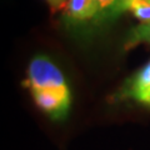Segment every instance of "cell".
I'll list each match as a JSON object with an SVG mask.
<instances>
[{"mask_svg": "<svg viewBox=\"0 0 150 150\" xmlns=\"http://www.w3.org/2000/svg\"><path fill=\"white\" fill-rule=\"evenodd\" d=\"M131 13L140 23L150 21V0H124V13Z\"/></svg>", "mask_w": 150, "mask_h": 150, "instance_id": "cell-6", "label": "cell"}, {"mask_svg": "<svg viewBox=\"0 0 150 150\" xmlns=\"http://www.w3.org/2000/svg\"><path fill=\"white\" fill-rule=\"evenodd\" d=\"M35 105L53 120H62L71 105V93L63 71L46 55H36L28 67L23 83Z\"/></svg>", "mask_w": 150, "mask_h": 150, "instance_id": "cell-1", "label": "cell"}, {"mask_svg": "<svg viewBox=\"0 0 150 150\" xmlns=\"http://www.w3.org/2000/svg\"><path fill=\"white\" fill-rule=\"evenodd\" d=\"M46 1H48V4L54 10H56V9H60L62 6H65L68 0H46Z\"/></svg>", "mask_w": 150, "mask_h": 150, "instance_id": "cell-7", "label": "cell"}, {"mask_svg": "<svg viewBox=\"0 0 150 150\" xmlns=\"http://www.w3.org/2000/svg\"><path fill=\"white\" fill-rule=\"evenodd\" d=\"M114 101L131 100L150 108V60L124 81L111 98Z\"/></svg>", "mask_w": 150, "mask_h": 150, "instance_id": "cell-2", "label": "cell"}, {"mask_svg": "<svg viewBox=\"0 0 150 150\" xmlns=\"http://www.w3.org/2000/svg\"><path fill=\"white\" fill-rule=\"evenodd\" d=\"M99 6L96 0H68L64 6V19L73 26L91 25L95 28Z\"/></svg>", "mask_w": 150, "mask_h": 150, "instance_id": "cell-3", "label": "cell"}, {"mask_svg": "<svg viewBox=\"0 0 150 150\" xmlns=\"http://www.w3.org/2000/svg\"><path fill=\"white\" fill-rule=\"evenodd\" d=\"M99 6L96 25L103 26L114 21L124 13V0H96Z\"/></svg>", "mask_w": 150, "mask_h": 150, "instance_id": "cell-4", "label": "cell"}, {"mask_svg": "<svg viewBox=\"0 0 150 150\" xmlns=\"http://www.w3.org/2000/svg\"><path fill=\"white\" fill-rule=\"evenodd\" d=\"M139 44H150V21L140 23L133 28L125 39V49H131Z\"/></svg>", "mask_w": 150, "mask_h": 150, "instance_id": "cell-5", "label": "cell"}]
</instances>
